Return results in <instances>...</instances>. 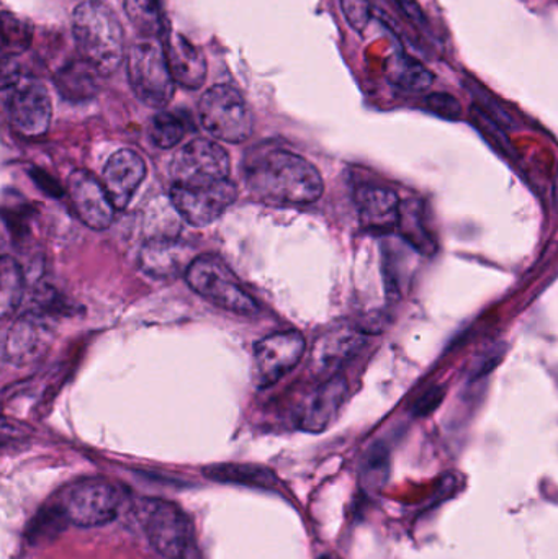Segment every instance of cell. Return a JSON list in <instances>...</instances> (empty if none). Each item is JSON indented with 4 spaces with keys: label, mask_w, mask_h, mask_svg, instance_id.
Listing matches in <instances>:
<instances>
[{
    "label": "cell",
    "mask_w": 558,
    "mask_h": 559,
    "mask_svg": "<svg viewBox=\"0 0 558 559\" xmlns=\"http://www.w3.org/2000/svg\"><path fill=\"white\" fill-rule=\"evenodd\" d=\"M464 87L467 88L468 94L474 97L475 105H477L482 111H485L491 120L497 121L504 131H511L517 128V120H514L513 115H511L510 111L501 105V102L498 100L494 94H490L480 82L472 78H465Z\"/></svg>",
    "instance_id": "83f0119b"
},
{
    "label": "cell",
    "mask_w": 558,
    "mask_h": 559,
    "mask_svg": "<svg viewBox=\"0 0 558 559\" xmlns=\"http://www.w3.org/2000/svg\"><path fill=\"white\" fill-rule=\"evenodd\" d=\"M390 453L383 443H373L360 465V485L367 491H379L389 481Z\"/></svg>",
    "instance_id": "484cf974"
},
{
    "label": "cell",
    "mask_w": 558,
    "mask_h": 559,
    "mask_svg": "<svg viewBox=\"0 0 558 559\" xmlns=\"http://www.w3.org/2000/svg\"><path fill=\"white\" fill-rule=\"evenodd\" d=\"M396 228H399L400 235L423 255H432L438 249L435 238L426 226L425 209L418 200H408V202L402 203Z\"/></svg>",
    "instance_id": "44dd1931"
},
{
    "label": "cell",
    "mask_w": 558,
    "mask_h": 559,
    "mask_svg": "<svg viewBox=\"0 0 558 559\" xmlns=\"http://www.w3.org/2000/svg\"><path fill=\"white\" fill-rule=\"evenodd\" d=\"M444 397L446 388L441 386V384L429 388V390L416 401L415 406H413V414H415L416 417L429 416V414L435 413V411L441 406Z\"/></svg>",
    "instance_id": "d6a6232c"
},
{
    "label": "cell",
    "mask_w": 558,
    "mask_h": 559,
    "mask_svg": "<svg viewBox=\"0 0 558 559\" xmlns=\"http://www.w3.org/2000/svg\"><path fill=\"white\" fill-rule=\"evenodd\" d=\"M305 352L304 335L298 332H278L256 344L254 381L259 388H269L290 373Z\"/></svg>",
    "instance_id": "8fae6325"
},
{
    "label": "cell",
    "mask_w": 558,
    "mask_h": 559,
    "mask_svg": "<svg viewBox=\"0 0 558 559\" xmlns=\"http://www.w3.org/2000/svg\"><path fill=\"white\" fill-rule=\"evenodd\" d=\"M390 82L406 92H425L435 84L436 75L422 61L400 51L390 62Z\"/></svg>",
    "instance_id": "7402d4cb"
},
{
    "label": "cell",
    "mask_w": 558,
    "mask_h": 559,
    "mask_svg": "<svg viewBox=\"0 0 558 559\" xmlns=\"http://www.w3.org/2000/svg\"><path fill=\"white\" fill-rule=\"evenodd\" d=\"M95 74L98 72L82 59V61L64 66L56 75V85H58L62 97L69 98V100H87L97 92Z\"/></svg>",
    "instance_id": "603a6c76"
},
{
    "label": "cell",
    "mask_w": 558,
    "mask_h": 559,
    "mask_svg": "<svg viewBox=\"0 0 558 559\" xmlns=\"http://www.w3.org/2000/svg\"><path fill=\"white\" fill-rule=\"evenodd\" d=\"M68 192L79 219L87 228L104 231L114 223L115 209L104 182L88 170L78 169L69 176Z\"/></svg>",
    "instance_id": "7c38bea8"
},
{
    "label": "cell",
    "mask_w": 558,
    "mask_h": 559,
    "mask_svg": "<svg viewBox=\"0 0 558 559\" xmlns=\"http://www.w3.org/2000/svg\"><path fill=\"white\" fill-rule=\"evenodd\" d=\"M187 283L197 295L226 311L241 316L258 314L259 306L242 288L231 269L215 255H200L186 274Z\"/></svg>",
    "instance_id": "8992f818"
},
{
    "label": "cell",
    "mask_w": 558,
    "mask_h": 559,
    "mask_svg": "<svg viewBox=\"0 0 558 559\" xmlns=\"http://www.w3.org/2000/svg\"><path fill=\"white\" fill-rule=\"evenodd\" d=\"M366 344L363 332L343 328L328 332L318 341L313 350V367L317 373L328 374L340 370Z\"/></svg>",
    "instance_id": "ac0fdd59"
},
{
    "label": "cell",
    "mask_w": 558,
    "mask_h": 559,
    "mask_svg": "<svg viewBox=\"0 0 558 559\" xmlns=\"http://www.w3.org/2000/svg\"><path fill=\"white\" fill-rule=\"evenodd\" d=\"M203 475L219 485L245 486V488L264 489L275 491L278 488V478L271 469L248 463H218L206 466Z\"/></svg>",
    "instance_id": "ffe728a7"
},
{
    "label": "cell",
    "mask_w": 558,
    "mask_h": 559,
    "mask_svg": "<svg viewBox=\"0 0 558 559\" xmlns=\"http://www.w3.org/2000/svg\"><path fill=\"white\" fill-rule=\"evenodd\" d=\"M144 177L146 164L140 154L131 150H120L111 154L104 169V187L115 209L124 210L130 205Z\"/></svg>",
    "instance_id": "5bb4252c"
},
{
    "label": "cell",
    "mask_w": 558,
    "mask_h": 559,
    "mask_svg": "<svg viewBox=\"0 0 558 559\" xmlns=\"http://www.w3.org/2000/svg\"><path fill=\"white\" fill-rule=\"evenodd\" d=\"M402 15L412 23L419 32H428L429 22L418 0H395Z\"/></svg>",
    "instance_id": "836d02e7"
},
{
    "label": "cell",
    "mask_w": 558,
    "mask_h": 559,
    "mask_svg": "<svg viewBox=\"0 0 558 559\" xmlns=\"http://www.w3.org/2000/svg\"><path fill=\"white\" fill-rule=\"evenodd\" d=\"M245 182L256 200L272 206L311 205L324 190L313 164L281 147L252 151L245 160Z\"/></svg>",
    "instance_id": "6da1fadb"
},
{
    "label": "cell",
    "mask_w": 558,
    "mask_h": 559,
    "mask_svg": "<svg viewBox=\"0 0 558 559\" xmlns=\"http://www.w3.org/2000/svg\"><path fill=\"white\" fill-rule=\"evenodd\" d=\"M23 298V274L20 265L10 255H3L0 264V312L9 318Z\"/></svg>",
    "instance_id": "d4e9b609"
},
{
    "label": "cell",
    "mask_w": 558,
    "mask_h": 559,
    "mask_svg": "<svg viewBox=\"0 0 558 559\" xmlns=\"http://www.w3.org/2000/svg\"><path fill=\"white\" fill-rule=\"evenodd\" d=\"M51 328L39 316H23L10 329L5 357L12 364H26L41 355L48 345Z\"/></svg>",
    "instance_id": "d6986e66"
},
{
    "label": "cell",
    "mask_w": 558,
    "mask_h": 559,
    "mask_svg": "<svg viewBox=\"0 0 558 559\" xmlns=\"http://www.w3.org/2000/svg\"><path fill=\"white\" fill-rule=\"evenodd\" d=\"M186 133V121L179 115L161 111L151 120L150 140L159 150H173L183 140Z\"/></svg>",
    "instance_id": "4316f807"
},
{
    "label": "cell",
    "mask_w": 558,
    "mask_h": 559,
    "mask_svg": "<svg viewBox=\"0 0 558 559\" xmlns=\"http://www.w3.org/2000/svg\"><path fill=\"white\" fill-rule=\"evenodd\" d=\"M128 81L138 100L151 108H164L176 94V81L166 48L157 38H141L128 55Z\"/></svg>",
    "instance_id": "277c9868"
},
{
    "label": "cell",
    "mask_w": 558,
    "mask_h": 559,
    "mask_svg": "<svg viewBox=\"0 0 558 559\" xmlns=\"http://www.w3.org/2000/svg\"><path fill=\"white\" fill-rule=\"evenodd\" d=\"M236 197L238 190L229 179L215 186H170V203L193 228H205L215 223L235 203Z\"/></svg>",
    "instance_id": "30bf717a"
},
{
    "label": "cell",
    "mask_w": 558,
    "mask_h": 559,
    "mask_svg": "<svg viewBox=\"0 0 558 559\" xmlns=\"http://www.w3.org/2000/svg\"><path fill=\"white\" fill-rule=\"evenodd\" d=\"M141 525L151 547L166 559H183L192 545L193 528L186 512L166 499H141Z\"/></svg>",
    "instance_id": "52a82bcc"
},
{
    "label": "cell",
    "mask_w": 558,
    "mask_h": 559,
    "mask_svg": "<svg viewBox=\"0 0 558 559\" xmlns=\"http://www.w3.org/2000/svg\"><path fill=\"white\" fill-rule=\"evenodd\" d=\"M318 559H331L330 557H321V558H318Z\"/></svg>",
    "instance_id": "e575fe53"
},
{
    "label": "cell",
    "mask_w": 558,
    "mask_h": 559,
    "mask_svg": "<svg viewBox=\"0 0 558 559\" xmlns=\"http://www.w3.org/2000/svg\"><path fill=\"white\" fill-rule=\"evenodd\" d=\"M72 35L82 59L98 75H111L123 61L124 33L120 20L100 0H82L72 13Z\"/></svg>",
    "instance_id": "7a4b0ae2"
},
{
    "label": "cell",
    "mask_w": 558,
    "mask_h": 559,
    "mask_svg": "<svg viewBox=\"0 0 558 559\" xmlns=\"http://www.w3.org/2000/svg\"><path fill=\"white\" fill-rule=\"evenodd\" d=\"M202 127L216 140L239 144L249 140L254 130V118L248 102L238 88L216 84L199 102Z\"/></svg>",
    "instance_id": "5b68a950"
},
{
    "label": "cell",
    "mask_w": 558,
    "mask_h": 559,
    "mask_svg": "<svg viewBox=\"0 0 558 559\" xmlns=\"http://www.w3.org/2000/svg\"><path fill=\"white\" fill-rule=\"evenodd\" d=\"M471 118L475 128H477L495 147L504 151V153H511V151H513L510 138L507 136V131H504L497 121L491 120L477 105L471 108Z\"/></svg>",
    "instance_id": "f1b7e54d"
},
{
    "label": "cell",
    "mask_w": 558,
    "mask_h": 559,
    "mask_svg": "<svg viewBox=\"0 0 558 559\" xmlns=\"http://www.w3.org/2000/svg\"><path fill=\"white\" fill-rule=\"evenodd\" d=\"M341 10L351 28L356 29L357 33H363L372 19L370 0H341Z\"/></svg>",
    "instance_id": "4dcf8cb0"
},
{
    "label": "cell",
    "mask_w": 558,
    "mask_h": 559,
    "mask_svg": "<svg viewBox=\"0 0 558 559\" xmlns=\"http://www.w3.org/2000/svg\"><path fill=\"white\" fill-rule=\"evenodd\" d=\"M503 357L504 344L491 345L490 348L478 354L471 365L472 380H477V378H484L487 377V374H490L491 371H494L495 368L503 361Z\"/></svg>",
    "instance_id": "1f68e13d"
},
{
    "label": "cell",
    "mask_w": 558,
    "mask_h": 559,
    "mask_svg": "<svg viewBox=\"0 0 558 559\" xmlns=\"http://www.w3.org/2000/svg\"><path fill=\"white\" fill-rule=\"evenodd\" d=\"M347 397V381L341 374L328 378L305 404L300 416V429L305 432L320 433L336 419L341 406Z\"/></svg>",
    "instance_id": "2e32d148"
},
{
    "label": "cell",
    "mask_w": 558,
    "mask_h": 559,
    "mask_svg": "<svg viewBox=\"0 0 558 559\" xmlns=\"http://www.w3.org/2000/svg\"><path fill=\"white\" fill-rule=\"evenodd\" d=\"M120 488L104 478H85L72 483L61 499L69 524L81 528L104 527L117 519L121 506Z\"/></svg>",
    "instance_id": "ba28073f"
},
{
    "label": "cell",
    "mask_w": 558,
    "mask_h": 559,
    "mask_svg": "<svg viewBox=\"0 0 558 559\" xmlns=\"http://www.w3.org/2000/svg\"><path fill=\"white\" fill-rule=\"evenodd\" d=\"M360 225L369 231L385 233L399 226L400 202L395 190L379 186H360L354 193Z\"/></svg>",
    "instance_id": "9a60e30c"
},
{
    "label": "cell",
    "mask_w": 558,
    "mask_h": 559,
    "mask_svg": "<svg viewBox=\"0 0 558 559\" xmlns=\"http://www.w3.org/2000/svg\"><path fill=\"white\" fill-rule=\"evenodd\" d=\"M3 104L13 130L23 138H39L49 130L51 97L41 81L23 74L16 66H3Z\"/></svg>",
    "instance_id": "3957f363"
},
{
    "label": "cell",
    "mask_w": 558,
    "mask_h": 559,
    "mask_svg": "<svg viewBox=\"0 0 558 559\" xmlns=\"http://www.w3.org/2000/svg\"><path fill=\"white\" fill-rule=\"evenodd\" d=\"M166 55L174 81L189 91H199L206 81V59L200 48L180 33H169Z\"/></svg>",
    "instance_id": "e0dca14e"
},
{
    "label": "cell",
    "mask_w": 558,
    "mask_h": 559,
    "mask_svg": "<svg viewBox=\"0 0 558 559\" xmlns=\"http://www.w3.org/2000/svg\"><path fill=\"white\" fill-rule=\"evenodd\" d=\"M197 255L192 246L179 241L174 236L153 238L141 251V269L154 278H174L187 274Z\"/></svg>",
    "instance_id": "4fadbf2b"
},
{
    "label": "cell",
    "mask_w": 558,
    "mask_h": 559,
    "mask_svg": "<svg viewBox=\"0 0 558 559\" xmlns=\"http://www.w3.org/2000/svg\"><path fill=\"white\" fill-rule=\"evenodd\" d=\"M426 108L444 120L459 121L464 117V108L454 95L448 92H432L425 98Z\"/></svg>",
    "instance_id": "f546056e"
},
{
    "label": "cell",
    "mask_w": 558,
    "mask_h": 559,
    "mask_svg": "<svg viewBox=\"0 0 558 559\" xmlns=\"http://www.w3.org/2000/svg\"><path fill=\"white\" fill-rule=\"evenodd\" d=\"M229 156L215 141L197 138L174 154L170 186H215L229 179Z\"/></svg>",
    "instance_id": "9c48e42d"
},
{
    "label": "cell",
    "mask_w": 558,
    "mask_h": 559,
    "mask_svg": "<svg viewBox=\"0 0 558 559\" xmlns=\"http://www.w3.org/2000/svg\"><path fill=\"white\" fill-rule=\"evenodd\" d=\"M124 12L143 38H157L166 32L161 0H124Z\"/></svg>",
    "instance_id": "cb8c5ba5"
}]
</instances>
